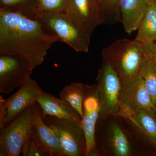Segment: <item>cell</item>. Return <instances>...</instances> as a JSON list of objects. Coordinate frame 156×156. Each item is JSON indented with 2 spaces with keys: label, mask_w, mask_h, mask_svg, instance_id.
<instances>
[{
  "label": "cell",
  "mask_w": 156,
  "mask_h": 156,
  "mask_svg": "<svg viewBox=\"0 0 156 156\" xmlns=\"http://www.w3.org/2000/svg\"><path fill=\"white\" fill-rule=\"evenodd\" d=\"M56 42L58 39L45 30L37 20L0 9V55L23 58L34 70Z\"/></svg>",
  "instance_id": "obj_1"
},
{
  "label": "cell",
  "mask_w": 156,
  "mask_h": 156,
  "mask_svg": "<svg viewBox=\"0 0 156 156\" xmlns=\"http://www.w3.org/2000/svg\"><path fill=\"white\" fill-rule=\"evenodd\" d=\"M101 56L103 62L112 66L124 85L140 74L146 58V48L134 40L121 39L102 49Z\"/></svg>",
  "instance_id": "obj_2"
},
{
  "label": "cell",
  "mask_w": 156,
  "mask_h": 156,
  "mask_svg": "<svg viewBox=\"0 0 156 156\" xmlns=\"http://www.w3.org/2000/svg\"><path fill=\"white\" fill-rule=\"evenodd\" d=\"M39 106L37 102L0 129V156H20L31 136L33 119Z\"/></svg>",
  "instance_id": "obj_3"
},
{
  "label": "cell",
  "mask_w": 156,
  "mask_h": 156,
  "mask_svg": "<svg viewBox=\"0 0 156 156\" xmlns=\"http://www.w3.org/2000/svg\"><path fill=\"white\" fill-rule=\"evenodd\" d=\"M37 20L48 33L78 52L87 53L90 39L76 26L69 16L62 13L40 12Z\"/></svg>",
  "instance_id": "obj_4"
},
{
  "label": "cell",
  "mask_w": 156,
  "mask_h": 156,
  "mask_svg": "<svg viewBox=\"0 0 156 156\" xmlns=\"http://www.w3.org/2000/svg\"><path fill=\"white\" fill-rule=\"evenodd\" d=\"M44 122L56 132L64 156H86L87 142L82 121L43 116Z\"/></svg>",
  "instance_id": "obj_5"
},
{
  "label": "cell",
  "mask_w": 156,
  "mask_h": 156,
  "mask_svg": "<svg viewBox=\"0 0 156 156\" xmlns=\"http://www.w3.org/2000/svg\"><path fill=\"white\" fill-rule=\"evenodd\" d=\"M96 80L100 105L99 119L118 115L122 104V84L117 73L110 65L103 62Z\"/></svg>",
  "instance_id": "obj_6"
},
{
  "label": "cell",
  "mask_w": 156,
  "mask_h": 156,
  "mask_svg": "<svg viewBox=\"0 0 156 156\" xmlns=\"http://www.w3.org/2000/svg\"><path fill=\"white\" fill-rule=\"evenodd\" d=\"M33 71L28 62L23 58L0 55V92L9 94L19 88Z\"/></svg>",
  "instance_id": "obj_7"
},
{
  "label": "cell",
  "mask_w": 156,
  "mask_h": 156,
  "mask_svg": "<svg viewBox=\"0 0 156 156\" xmlns=\"http://www.w3.org/2000/svg\"><path fill=\"white\" fill-rule=\"evenodd\" d=\"M66 14L89 39L95 29L103 23L96 0H69Z\"/></svg>",
  "instance_id": "obj_8"
},
{
  "label": "cell",
  "mask_w": 156,
  "mask_h": 156,
  "mask_svg": "<svg viewBox=\"0 0 156 156\" xmlns=\"http://www.w3.org/2000/svg\"><path fill=\"white\" fill-rule=\"evenodd\" d=\"M100 111V101L96 85H86L83 104V115L81 120L87 142L85 156H96L99 153L95 143V133Z\"/></svg>",
  "instance_id": "obj_9"
},
{
  "label": "cell",
  "mask_w": 156,
  "mask_h": 156,
  "mask_svg": "<svg viewBox=\"0 0 156 156\" xmlns=\"http://www.w3.org/2000/svg\"><path fill=\"white\" fill-rule=\"evenodd\" d=\"M122 101L119 115L127 119L138 110L156 111L140 74L134 80L122 85Z\"/></svg>",
  "instance_id": "obj_10"
},
{
  "label": "cell",
  "mask_w": 156,
  "mask_h": 156,
  "mask_svg": "<svg viewBox=\"0 0 156 156\" xmlns=\"http://www.w3.org/2000/svg\"><path fill=\"white\" fill-rule=\"evenodd\" d=\"M43 92L37 83L29 77L21 84L19 89L5 100L7 108L4 123L9 125L26 110L37 102V99Z\"/></svg>",
  "instance_id": "obj_11"
},
{
  "label": "cell",
  "mask_w": 156,
  "mask_h": 156,
  "mask_svg": "<svg viewBox=\"0 0 156 156\" xmlns=\"http://www.w3.org/2000/svg\"><path fill=\"white\" fill-rule=\"evenodd\" d=\"M31 136L43 148L49 156H64L56 132L43 120L40 105L34 115Z\"/></svg>",
  "instance_id": "obj_12"
},
{
  "label": "cell",
  "mask_w": 156,
  "mask_h": 156,
  "mask_svg": "<svg viewBox=\"0 0 156 156\" xmlns=\"http://www.w3.org/2000/svg\"><path fill=\"white\" fill-rule=\"evenodd\" d=\"M154 0H120V21L130 34L137 30Z\"/></svg>",
  "instance_id": "obj_13"
},
{
  "label": "cell",
  "mask_w": 156,
  "mask_h": 156,
  "mask_svg": "<svg viewBox=\"0 0 156 156\" xmlns=\"http://www.w3.org/2000/svg\"><path fill=\"white\" fill-rule=\"evenodd\" d=\"M43 116H52L58 118L82 120V117L68 102L51 94L42 92L37 99Z\"/></svg>",
  "instance_id": "obj_14"
},
{
  "label": "cell",
  "mask_w": 156,
  "mask_h": 156,
  "mask_svg": "<svg viewBox=\"0 0 156 156\" xmlns=\"http://www.w3.org/2000/svg\"><path fill=\"white\" fill-rule=\"evenodd\" d=\"M128 120L156 147V111L139 109Z\"/></svg>",
  "instance_id": "obj_15"
},
{
  "label": "cell",
  "mask_w": 156,
  "mask_h": 156,
  "mask_svg": "<svg viewBox=\"0 0 156 156\" xmlns=\"http://www.w3.org/2000/svg\"><path fill=\"white\" fill-rule=\"evenodd\" d=\"M136 41L144 45L156 41V0H154L138 28Z\"/></svg>",
  "instance_id": "obj_16"
},
{
  "label": "cell",
  "mask_w": 156,
  "mask_h": 156,
  "mask_svg": "<svg viewBox=\"0 0 156 156\" xmlns=\"http://www.w3.org/2000/svg\"><path fill=\"white\" fill-rule=\"evenodd\" d=\"M108 142L114 155L128 156L131 154L130 143L122 128L116 124H112L109 128Z\"/></svg>",
  "instance_id": "obj_17"
},
{
  "label": "cell",
  "mask_w": 156,
  "mask_h": 156,
  "mask_svg": "<svg viewBox=\"0 0 156 156\" xmlns=\"http://www.w3.org/2000/svg\"><path fill=\"white\" fill-rule=\"evenodd\" d=\"M86 87L82 83H73L63 87L59 93V98L68 102L82 118Z\"/></svg>",
  "instance_id": "obj_18"
},
{
  "label": "cell",
  "mask_w": 156,
  "mask_h": 156,
  "mask_svg": "<svg viewBox=\"0 0 156 156\" xmlns=\"http://www.w3.org/2000/svg\"><path fill=\"white\" fill-rule=\"evenodd\" d=\"M140 75L156 111V65L147 56Z\"/></svg>",
  "instance_id": "obj_19"
},
{
  "label": "cell",
  "mask_w": 156,
  "mask_h": 156,
  "mask_svg": "<svg viewBox=\"0 0 156 156\" xmlns=\"http://www.w3.org/2000/svg\"><path fill=\"white\" fill-rule=\"evenodd\" d=\"M1 9L17 11L37 19L39 12L35 0H0Z\"/></svg>",
  "instance_id": "obj_20"
},
{
  "label": "cell",
  "mask_w": 156,
  "mask_h": 156,
  "mask_svg": "<svg viewBox=\"0 0 156 156\" xmlns=\"http://www.w3.org/2000/svg\"><path fill=\"white\" fill-rule=\"evenodd\" d=\"M119 1L96 0L103 23H112L120 21Z\"/></svg>",
  "instance_id": "obj_21"
},
{
  "label": "cell",
  "mask_w": 156,
  "mask_h": 156,
  "mask_svg": "<svg viewBox=\"0 0 156 156\" xmlns=\"http://www.w3.org/2000/svg\"><path fill=\"white\" fill-rule=\"evenodd\" d=\"M40 12L67 14L69 0H35Z\"/></svg>",
  "instance_id": "obj_22"
},
{
  "label": "cell",
  "mask_w": 156,
  "mask_h": 156,
  "mask_svg": "<svg viewBox=\"0 0 156 156\" xmlns=\"http://www.w3.org/2000/svg\"><path fill=\"white\" fill-rule=\"evenodd\" d=\"M22 152L23 156H49L43 148L31 136L23 148Z\"/></svg>",
  "instance_id": "obj_23"
},
{
  "label": "cell",
  "mask_w": 156,
  "mask_h": 156,
  "mask_svg": "<svg viewBox=\"0 0 156 156\" xmlns=\"http://www.w3.org/2000/svg\"><path fill=\"white\" fill-rule=\"evenodd\" d=\"M5 100L2 95H0V129L5 127V119L7 114V108Z\"/></svg>",
  "instance_id": "obj_24"
},
{
  "label": "cell",
  "mask_w": 156,
  "mask_h": 156,
  "mask_svg": "<svg viewBox=\"0 0 156 156\" xmlns=\"http://www.w3.org/2000/svg\"><path fill=\"white\" fill-rule=\"evenodd\" d=\"M146 56L150 58L156 65V41L146 45Z\"/></svg>",
  "instance_id": "obj_25"
}]
</instances>
